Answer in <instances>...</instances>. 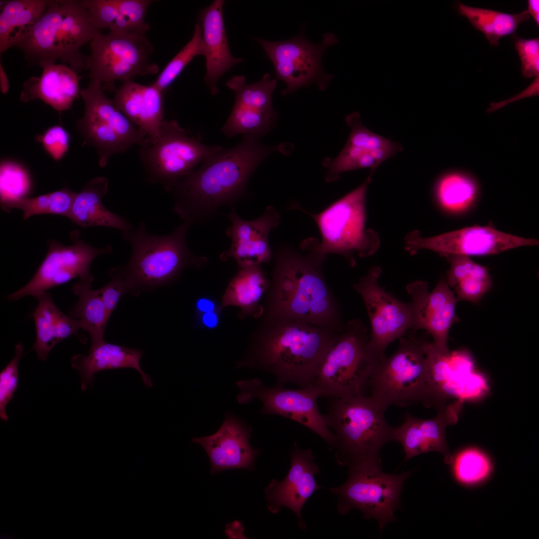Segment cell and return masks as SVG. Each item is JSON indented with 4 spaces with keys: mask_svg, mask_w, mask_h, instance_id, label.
<instances>
[{
    "mask_svg": "<svg viewBox=\"0 0 539 539\" xmlns=\"http://www.w3.org/2000/svg\"><path fill=\"white\" fill-rule=\"evenodd\" d=\"M261 138L243 135L230 148L222 147L190 175L177 182L169 192L173 212L189 227L212 219L218 209L247 198V183L260 165L270 155L282 151L283 146L266 145Z\"/></svg>",
    "mask_w": 539,
    "mask_h": 539,
    "instance_id": "cell-1",
    "label": "cell"
},
{
    "mask_svg": "<svg viewBox=\"0 0 539 539\" xmlns=\"http://www.w3.org/2000/svg\"><path fill=\"white\" fill-rule=\"evenodd\" d=\"M322 264L308 253L290 247L277 250L270 307L271 320L294 319L336 331L343 329L323 275Z\"/></svg>",
    "mask_w": 539,
    "mask_h": 539,
    "instance_id": "cell-2",
    "label": "cell"
},
{
    "mask_svg": "<svg viewBox=\"0 0 539 539\" xmlns=\"http://www.w3.org/2000/svg\"><path fill=\"white\" fill-rule=\"evenodd\" d=\"M271 320L259 338L249 365L274 374L277 385L312 383L323 357L342 330L294 319Z\"/></svg>",
    "mask_w": 539,
    "mask_h": 539,
    "instance_id": "cell-3",
    "label": "cell"
},
{
    "mask_svg": "<svg viewBox=\"0 0 539 539\" xmlns=\"http://www.w3.org/2000/svg\"><path fill=\"white\" fill-rule=\"evenodd\" d=\"M189 227L184 223L170 234L155 235L148 232L142 220L137 228L121 232L123 240L131 246V255L126 264L110 270L122 277L134 296L170 283L185 268H199L207 262L206 257L189 249L186 239Z\"/></svg>",
    "mask_w": 539,
    "mask_h": 539,
    "instance_id": "cell-4",
    "label": "cell"
},
{
    "mask_svg": "<svg viewBox=\"0 0 539 539\" xmlns=\"http://www.w3.org/2000/svg\"><path fill=\"white\" fill-rule=\"evenodd\" d=\"M385 411L370 396L333 398L324 417L334 436L331 449L338 464L349 469L382 467L380 451L392 441L393 429Z\"/></svg>",
    "mask_w": 539,
    "mask_h": 539,
    "instance_id": "cell-5",
    "label": "cell"
},
{
    "mask_svg": "<svg viewBox=\"0 0 539 539\" xmlns=\"http://www.w3.org/2000/svg\"><path fill=\"white\" fill-rule=\"evenodd\" d=\"M100 32L81 0H49L42 16L13 47L30 63L40 66L60 60L77 72L86 67L88 55L81 48Z\"/></svg>",
    "mask_w": 539,
    "mask_h": 539,
    "instance_id": "cell-6",
    "label": "cell"
},
{
    "mask_svg": "<svg viewBox=\"0 0 539 539\" xmlns=\"http://www.w3.org/2000/svg\"><path fill=\"white\" fill-rule=\"evenodd\" d=\"M374 171H371L365 181L322 212L313 214L299 206L293 207L310 215L316 223L321 240L312 238L300 243V249L323 263L327 255L338 254L351 264L354 256L366 258L374 254L380 246L377 233L365 229L366 198Z\"/></svg>",
    "mask_w": 539,
    "mask_h": 539,
    "instance_id": "cell-7",
    "label": "cell"
},
{
    "mask_svg": "<svg viewBox=\"0 0 539 539\" xmlns=\"http://www.w3.org/2000/svg\"><path fill=\"white\" fill-rule=\"evenodd\" d=\"M399 340L398 349L383 359L371 375L370 396L386 410L391 405L405 407L419 402L436 408L425 339L409 336Z\"/></svg>",
    "mask_w": 539,
    "mask_h": 539,
    "instance_id": "cell-8",
    "label": "cell"
},
{
    "mask_svg": "<svg viewBox=\"0 0 539 539\" xmlns=\"http://www.w3.org/2000/svg\"><path fill=\"white\" fill-rule=\"evenodd\" d=\"M368 331L359 319L349 321L323 357L312 383L322 397L363 395L381 361L371 352Z\"/></svg>",
    "mask_w": 539,
    "mask_h": 539,
    "instance_id": "cell-9",
    "label": "cell"
},
{
    "mask_svg": "<svg viewBox=\"0 0 539 539\" xmlns=\"http://www.w3.org/2000/svg\"><path fill=\"white\" fill-rule=\"evenodd\" d=\"M103 85L89 81L80 95L84 103L83 116L76 122L83 145L97 151L100 167L106 166L113 155L122 153L133 145L149 143L147 135L134 125L105 94Z\"/></svg>",
    "mask_w": 539,
    "mask_h": 539,
    "instance_id": "cell-10",
    "label": "cell"
},
{
    "mask_svg": "<svg viewBox=\"0 0 539 539\" xmlns=\"http://www.w3.org/2000/svg\"><path fill=\"white\" fill-rule=\"evenodd\" d=\"M222 147L205 145L188 134L176 120H164L158 138L140 146L139 155L146 179L170 192L177 182Z\"/></svg>",
    "mask_w": 539,
    "mask_h": 539,
    "instance_id": "cell-11",
    "label": "cell"
},
{
    "mask_svg": "<svg viewBox=\"0 0 539 539\" xmlns=\"http://www.w3.org/2000/svg\"><path fill=\"white\" fill-rule=\"evenodd\" d=\"M411 473L387 474L382 468L349 469L346 481L329 491L337 497L340 514L358 510L365 519L376 520L381 531L396 520L394 514L400 508L403 485Z\"/></svg>",
    "mask_w": 539,
    "mask_h": 539,
    "instance_id": "cell-12",
    "label": "cell"
},
{
    "mask_svg": "<svg viewBox=\"0 0 539 539\" xmlns=\"http://www.w3.org/2000/svg\"><path fill=\"white\" fill-rule=\"evenodd\" d=\"M86 69L89 81L98 82L104 89L116 80L125 82L136 75L154 74L158 66L150 60L153 45L145 35L110 32L98 33L90 42Z\"/></svg>",
    "mask_w": 539,
    "mask_h": 539,
    "instance_id": "cell-13",
    "label": "cell"
},
{
    "mask_svg": "<svg viewBox=\"0 0 539 539\" xmlns=\"http://www.w3.org/2000/svg\"><path fill=\"white\" fill-rule=\"evenodd\" d=\"M255 40L272 62L276 78L285 83L286 87L281 91L283 96L312 83H316L320 90H324L333 78V75L324 72L321 65L325 50L338 42L333 33H325L319 44L308 41L303 30L296 36L284 41Z\"/></svg>",
    "mask_w": 539,
    "mask_h": 539,
    "instance_id": "cell-14",
    "label": "cell"
},
{
    "mask_svg": "<svg viewBox=\"0 0 539 539\" xmlns=\"http://www.w3.org/2000/svg\"><path fill=\"white\" fill-rule=\"evenodd\" d=\"M236 383L240 389L237 397L239 403L247 404L258 399L263 404V415H280L293 420L312 431L332 447L334 436L318 410L317 401L321 395L314 384L288 389L277 385L267 387L257 378Z\"/></svg>",
    "mask_w": 539,
    "mask_h": 539,
    "instance_id": "cell-15",
    "label": "cell"
},
{
    "mask_svg": "<svg viewBox=\"0 0 539 539\" xmlns=\"http://www.w3.org/2000/svg\"><path fill=\"white\" fill-rule=\"evenodd\" d=\"M70 238L72 244L69 246L54 240L48 242L46 255L32 278L24 286L8 295V300L16 301L27 295L36 298L48 289L76 277L92 282V262L100 255L110 253L112 247H93L84 242L77 230L70 232Z\"/></svg>",
    "mask_w": 539,
    "mask_h": 539,
    "instance_id": "cell-16",
    "label": "cell"
},
{
    "mask_svg": "<svg viewBox=\"0 0 539 539\" xmlns=\"http://www.w3.org/2000/svg\"><path fill=\"white\" fill-rule=\"evenodd\" d=\"M381 273L380 267L373 266L353 285L364 301L370 321L369 347L381 361L386 357L389 344L411 330L412 325L410 302L398 300L379 285Z\"/></svg>",
    "mask_w": 539,
    "mask_h": 539,
    "instance_id": "cell-17",
    "label": "cell"
},
{
    "mask_svg": "<svg viewBox=\"0 0 539 539\" xmlns=\"http://www.w3.org/2000/svg\"><path fill=\"white\" fill-rule=\"evenodd\" d=\"M405 249L411 255L419 250H429L443 256L448 255L484 256L498 254L526 246L539 245V241L501 232L490 226H473L424 238L418 231L407 235Z\"/></svg>",
    "mask_w": 539,
    "mask_h": 539,
    "instance_id": "cell-18",
    "label": "cell"
},
{
    "mask_svg": "<svg viewBox=\"0 0 539 539\" xmlns=\"http://www.w3.org/2000/svg\"><path fill=\"white\" fill-rule=\"evenodd\" d=\"M277 79L266 73L261 80L247 84L243 75L229 79L227 86L236 94L235 104L222 132L228 137L237 134L262 138L275 125L278 113L272 105Z\"/></svg>",
    "mask_w": 539,
    "mask_h": 539,
    "instance_id": "cell-19",
    "label": "cell"
},
{
    "mask_svg": "<svg viewBox=\"0 0 539 539\" xmlns=\"http://www.w3.org/2000/svg\"><path fill=\"white\" fill-rule=\"evenodd\" d=\"M406 289L411 298V330H425L439 350L449 351L447 340L450 329L460 319L456 314L458 300L445 279L442 276L431 291L423 280L415 281Z\"/></svg>",
    "mask_w": 539,
    "mask_h": 539,
    "instance_id": "cell-20",
    "label": "cell"
},
{
    "mask_svg": "<svg viewBox=\"0 0 539 539\" xmlns=\"http://www.w3.org/2000/svg\"><path fill=\"white\" fill-rule=\"evenodd\" d=\"M350 127L346 144L334 159L326 158L323 166L327 169L325 180L332 182L344 172L369 168L374 171L384 161L393 157L403 147L368 129L362 123L360 114L354 112L345 118Z\"/></svg>",
    "mask_w": 539,
    "mask_h": 539,
    "instance_id": "cell-21",
    "label": "cell"
},
{
    "mask_svg": "<svg viewBox=\"0 0 539 539\" xmlns=\"http://www.w3.org/2000/svg\"><path fill=\"white\" fill-rule=\"evenodd\" d=\"M226 215L231 222L226 234L231 241L229 249L220 259L226 261L234 259L240 269L269 262L272 257L269 236L271 230L280 223V215L273 206L266 207L260 217L251 221L241 218L234 206Z\"/></svg>",
    "mask_w": 539,
    "mask_h": 539,
    "instance_id": "cell-22",
    "label": "cell"
},
{
    "mask_svg": "<svg viewBox=\"0 0 539 539\" xmlns=\"http://www.w3.org/2000/svg\"><path fill=\"white\" fill-rule=\"evenodd\" d=\"M314 460L310 449H301L295 442L290 452L291 464L287 474L281 481L272 480L265 490L268 509L276 514L282 507L289 509L297 516L301 529L306 527L301 517L302 508L320 488L315 479L320 469Z\"/></svg>",
    "mask_w": 539,
    "mask_h": 539,
    "instance_id": "cell-23",
    "label": "cell"
},
{
    "mask_svg": "<svg viewBox=\"0 0 539 539\" xmlns=\"http://www.w3.org/2000/svg\"><path fill=\"white\" fill-rule=\"evenodd\" d=\"M463 402L458 399L446 404L431 419H419L406 414L403 424L393 427L392 431V441L402 445L405 461L423 453L437 452L443 455L444 462L449 463L452 453L446 439V428L457 422Z\"/></svg>",
    "mask_w": 539,
    "mask_h": 539,
    "instance_id": "cell-24",
    "label": "cell"
},
{
    "mask_svg": "<svg viewBox=\"0 0 539 539\" xmlns=\"http://www.w3.org/2000/svg\"><path fill=\"white\" fill-rule=\"evenodd\" d=\"M251 430L243 421L228 414L216 433L193 438L192 441L206 450L212 474L233 469L252 470L260 450L250 444Z\"/></svg>",
    "mask_w": 539,
    "mask_h": 539,
    "instance_id": "cell-25",
    "label": "cell"
},
{
    "mask_svg": "<svg viewBox=\"0 0 539 539\" xmlns=\"http://www.w3.org/2000/svg\"><path fill=\"white\" fill-rule=\"evenodd\" d=\"M112 101L116 107L145 133L149 143L159 137L163 119V92L152 83L146 85L131 80L115 89Z\"/></svg>",
    "mask_w": 539,
    "mask_h": 539,
    "instance_id": "cell-26",
    "label": "cell"
},
{
    "mask_svg": "<svg viewBox=\"0 0 539 539\" xmlns=\"http://www.w3.org/2000/svg\"><path fill=\"white\" fill-rule=\"evenodd\" d=\"M225 0H215L200 10L199 16L206 53V73L204 78L212 95L219 91L220 78L243 60L232 54L226 33L223 8Z\"/></svg>",
    "mask_w": 539,
    "mask_h": 539,
    "instance_id": "cell-27",
    "label": "cell"
},
{
    "mask_svg": "<svg viewBox=\"0 0 539 539\" xmlns=\"http://www.w3.org/2000/svg\"><path fill=\"white\" fill-rule=\"evenodd\" d=\"M40 76H31L23 84L20 98L23 102L38 99L59 114L69 109L80 95V77L64 64L48 62L42 64Z\"/></svg>",
    "mask_w": 539,
    "mask_h": 539,
    "instance_id": "cell-28",
    "label": "cell"
},
{
    "mask_svg": "<svg viewBox=\"0 0 539 539\" xmlns=\"http://www.w3.org/2000/svg\"><path fill=\"white\" fill-rule=\"evenodd\" d=\"M143 351L124 345H117L104 340L91 344L88 355L76 354L71 359L72 367L77 370L81 380V389L93 385L94 374L101 371L121 368H133L140 374L148 388L152 386L151 377L145 374L140 365Z\"/></svg>",
    "mask_w": 539,
    "mask_h": 539,
    "instance_id": "cell-29",
    "label": "cell"
},
{
    "mask_svg": "<svg viewBox=\"0 0 539 539\" xmlns=\"http://www.w3.org/2000/svg\"><path fill=\"white\" fill-rule=\"evenodd\" d=\"M108 189V180L96 177L89 180L77 193L68 218L82 227L101 226L119 229L121 232L134 227L125 218L109 210L102 202Z\"/></svg>",
    "mask_w": 539,
    "mask_h": 539,
    "instance_id": "cell-30",
    "label": "cell"
},
{
    "mask_svg": "<svg viewBox=\"0 0 539 539\" xmlns=\"http://www.w3.org/2000/svg\"><path fill=\"white\" fill-rule=\"evenodd\" d=\"M36 298L38 304L32 316L36 335L32 348L39 360L46 361L57 343L77 334L82 328L78 320L66 315L58 308L49 293L43 292Z\"/></svg>",
    "mask_w": 539,
    "mask_h": 539,
    "instance_id": "cell-31",
    "label": "cell"
},
{
    "mask_svg": "<svg viewBox=\"0 0 539 539\" xmlns=\"http://www.w3.org/2000/svg\"><path fill=\"white\" fill-rule=\"evenodd\" d=\"M444 257L450 265L445 280L454 289L457 300L479 302L492 286L488 269L469 256L448 255Z\"/></svg>",
    "mask_w": 539,
    "mask_h": 539,
    "instance_id": "cell-32",
    "label": "cell"
},
{
    "mask_svg": "<svg viewBox=\"0 0 539 539\" xmlns=\"http://www.w3.org/2000/svg\"><path fill=\"white\" fill-rule=\"evenodd\" d=\"M0 55L20 39L45 11L47 0H0Z\"/></svg>",
    "mask_w": 539,
    "mask_h": 539,
    "instance_id": "cell-33",
    "label": "cell"
},
{
    "mask_svg": "<svg viewBox=\"0 0 539 539\" xmlns=\"http://www.w3.org/2000/svg\"><path fill=\"white\" fill-rule=\"evenodd\" d=\"M267 286L268 281L261 265L240 269L227 287L221 308L236 306L241 308L242 317L247 315L259 317L264 311L260 300Z\"/></svg>",
    "mask_w": 539,
    "mask_h": 539,
    "instance_id": "cell-34",
    "label": "cell"
},
{
    "mask_svg": "<svg viewBox=\"0 0 539 539\" xmlns=\"http://www.w3.org/2000/svg\"><path fill=\"white\" fill-rule=\"evenodd\" d=\"M92 282L79 280L71 286L77 301L69 311V316L78 320L81 328L88 332L91 344L104 339L103 335L110 317L99 290L91 288Z\"/></svg>",
    "mask_w": 539,
    "mask_h": 539,
    "instance_id": "cell-35",
    "label": "cell"
},
{
    "mask_svg": "<svg viewBox=\"0 0 539 539\" xmlns=\"http://www.w3.org/2000/svg\"><path fill=\"white\" fill-rule=\"evenodd\" d=\"M457 3L458 13L465 16L475 29L481 31L491 46L499 45V40L503 36L514 35L519 25L531 17L527 10L512 14L472 7L460 2Z\"/></svg>",
    "mask_w": 539,
    "mask_h": 539,
    "instance_id": "cell-36",
    "label": "cell"
},
{
    "mask_svg": "<svg viewBox=\"0 0 539 539\" xmlns=\"http://www.w3.org/2000/svg\"><path fill=\"white\" fill-rule=\"evenodd\" d=\"M77 194L65 187L33 198H0V207L5 212L13 209L22 210L23 220L41 214L58 215L68 218Z\"/></svg>",
    "mask_w": 539,
    "mask_h": 539,
    "instance_id": "cell-37",
    "label": "cell"
},
{
    "mask_svg": "<svg viewBox=\"0 0 539 539\" xmlns=\"http://www.w3.org/2000/svg\"><path fill=\"white\" fill-rule=\"evenodd\" d=\"M439 203L451 212H461L470 206L478 192L476 182L464 173L451 171L441 175L434 186Z\"/></svg>",
    "mask_w": 539,
    "mask_h": 539,
    "instance_id": "cell-38",
    "label": "cell"
},
{
    "mask_svg": "<svg viewBox=\"0 0 539 539\" xmlns=\"http://www.w3.org/2000/svg\"><path fill=\"white\" fill-rule=\"evenodd\" d=\"M454 480L465 487L481 485L487 481L493 471L489 456L480 449L469 447L451 455L449 463Z\"/></svg>",
    "mask_w": 539,
    "mask_h": 539,
    "instance_id": "cell-39",
    "label": "cell"
},
{
    "mask_svg": "<svg viewBox=\"0 0 539 539\" xmlns=\"http://www.w3.org/2000/svg\"><path fill=\"white\" fill-rule=\"evenodd\" d=\"M206 48L200 22H196L191 40L167 63L152 84L163 93L197 55H204Z\"/></svg>",
    "mask_w": 539,
    "mask_h": 539,
    "instance_id": "cell-40",
    "label": "cell"
},
{
    "mask_svg": "<svg viewBox=\"0 0 539 539\" xmlns=\"http://www.w3.org/2000/svg\"><path fill=\"white\" fill-rule=\"evenodd\" d=\"M81 2L97 29L107 28L111 32L139 35L119 10L113 0H81Z\"/></svg>",
    "mask_w": 539,
    "mask_h": 539,
    "instance_id": "cell-41",
    "label": "cell"
},
{
    "mask_svg": "<svg viewBox=\"0 0 539 539\" xmlns=\"http://www.w3.org/2000/svg\"><path fill=\"white\" fill-rule=\"evenodd\" d=\"M23 352V345L20 342L17 343L14 356L0 373V418L4 421L8 420L6 407L18 387V364Z\"/></svg>",
    "mask_w": 539,
    "mask_h": 539,
    "instance_id": "cell-42",
    "label": "cell"
},
{
    "mask_svg": "<svg viewBox=\"0 0 539 539\" xmlns=\"http://www.w3.org/2000/svg\"><path fill=\"white\" fill-rule=\"evenodd\" d=\"M28 188L27 174L21 166L12 161L1 163L0 198L22 197Z\"/></svg>",
    "mask_w": 539,
    "mask_h": 539,
    "instance_id": "cell-43",
    "label": "cell"
},
{
    "mask_svg": "<svg viewBox=\"0 0 539 539\" xmlns=\"http://www.w3.org/2000/svg\"><path fill=\"white\" fill-rule=\"evenodd\" d=\"M515 46L521 61V72L526 78L539 77V38L516 36Z\"/></svg>",
    "mask_w": 539,
    "mask_h": 539,
    "instance_id": "cell-44",
    "label": "cell"
},
{
    "mask_svg": "<svg viewBox=\"0 0 539 539\" xmlns=\"http://www.w3.org/2000/svg\"><path fill=\"white\" fill-rule=\"evenodd\" d=\"M113 1L130 25L139 35H145L149 25L145 16L151 0H113Z\"/></svg>",
    "mask_w": 539,
    "mask_h": 539,
    "instance_id": "cell-45",
    "label": "cell"
},
{
    "mask_svg": "<svg viewBox=\"0 0 539 539\" xmlns=\"http://www.w3.org/2000/svg\"><path fill=\"white\" fill-rule=\"evenodd\" d=\"M45 151L55 160L62 158L68 151L69 136L61 126H52L37 138Z\"/></svg>",
    "mask_w": 539,
    "mask_h": 539,
    "instance_id": "cell-46",
    "label": "cell"
},
{
    "mask_svg": "<svg viewBox=\"0 0 539 539\" xmlns=\"http://www.w3.org/2000/svg\"><path fill=\"white\" fill-rule=\"evenodd\" d=\"M108 274L111 278L110 280L98 290L107 310L111 316L121 298L125 294L129 293V289L125 281L118 274L111 270Z\"/></svg>",
    "mask_w": 539,
    "mask_h": 539,
    "instance_id": "cell-47",
    "label": "cell"
},
{
    "mask_svg": "<svg viewBox=\"0 0 539 539\" xmlns=\"http://www.w3.org/2000/svg\"><path fill=\"white\" fill-rule=\"evenodd\" d=\"M539 77H537L534 81L526 89L522 91L517 95L508 99L506 100L498 103L492 102L490 104V107L487 110L489 112H493L505 105L514 102L519 99L533 96L539 95Z\"/></svg>",
    "mask_w": 539,
    "mask_h": 539,
    "instance_id": "cell-48",
    "label": "cell"
},
{
    "mask_svg": "<svg viewBox=\"0 0 539 539\" xmlns=\"http://www.w3.org/2000/svg\"><path fill=\"white\" fill-rule=\"evenodd\" d=\"M199 322L205 327L213 328L219 323V317L217 311L198 314Z\"/></svg>",
    "mask_w": 539,
    "mask_h": 539,
    "instance_id": "cell-49",
    "label": "cell"
},
{
    "mask_svg": "<svg viewBox=\"0 0 539 539\" xmlns=\"http://www.w3.org/2000/svg\"><path fill=\"white\" fill-rule=\"evenodd\" d=\"M196 310L198 314L217 311L215 302L207 297L199 298L195 303Z\"/></svg>",
    "mask_w": 539,
    "mask_h": 539,
    "instance_id": "cell-50",
    "label": "cell"
},
{
    "mask_svg": "<svg viewBox=\"0 0 539 539\" xmlns=\"http://www.w3.org/2000/svg\"><path fill=\"white\" fill-rule=\"evenodd\" d=\"M531 16L534 19L537 25H539V0H528V9Z\"/></svg>",
    "mask_w": 539,
    "mask_h": 539,
    "instance_id": "cell-51",
    "label": "cell"
},
{
    "mask_svg": "<svg viewBox=\"0 0 539 539\" xmlns=\"http://www.w3.org/2000/svg\"><path fill=\"white\" fill-rule=\"evenodd\" d=\"M9 88V83L5 73L2 62L0 61V89L1 92L5 94L7 93Z\"/></svg>",
    "mask_w": 539,
    "mask_h": 539,
    "instance_id": "cell-52",
    "label": "cell"
}]
</instances>
